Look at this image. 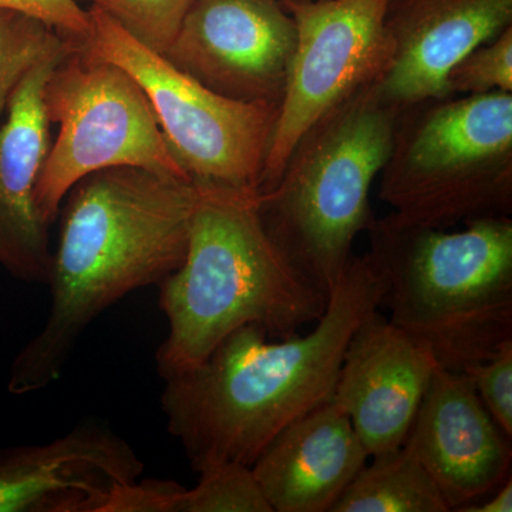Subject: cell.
I'll list each match as a JSON object with an SVG mask.
<instances>
[{
  "label": "cell",
  "instance_id": "obj_1",
  "mask_svg": "<svg viewBox=\"0 0 512 512\" xmlns=\"http://www.w3.org/2000/svg\"><path fill=\"white\" fill-rule=\"evenodd\" d=\"M383 291L367 255H353L308 335L275 340L242 326L201 365L165 379L167 429L192 468L251 467L279 431L330 402L350 339L379 311Z\"/></svg>",
  "mask_w": 512,
  "mask_h": 512
},
{
  "label": "cell",
  "instance_id": "obj_2",
  "mask_svg": "<svg viewBox=\"0 0 512 512\" xmlns=\"http://www.w3.org/2000/svg\"><path fill=\"white\" fill-rule=\"evenodd\" d=\"M198 197L192 181L140 167L106 168L73 185L59 212L49 316L13 360L10 393L55 383L93 320L183 265Z\"/></svg>",
  "mask_w": 512,
  "mask_h": 512
},
{
  "label": "cell",
  "instance_id": "obj_3",
  "mask_svg": "<svg viewBox=\"0 0 512 512\" xmlns=\"http://www.w3.org/2000/svg\"><path fill=\"white\" fill-rule=\"evenodd\" d=\"M198 188L183 265L158 285L168 320L157 352L164 380L201 365L242 326L272 339L298 335L328 303L266 234L259 192Z\"/></svg>",
  "mask_w": 512,
  "mask_h": 512
},
{
  "label": "cell",
  "instance_id": "obj_4",
  "mask_svg": "<svg viewBox=\"0 0 512 512\" xmlns=\"http://www.w3.org/2000/svg\"><path fill=\"white\" fill-rule=\"evenodd\" d=\"M390 322L461 373L512 340V218L467 221L463 231L403 224L367 229Z\"/></svg>",
  "mask_w": 512,
  "mask_h": 512
},
{
  "label": "cell",
  "instance_id": "obj_5",
  "mask_svg": "<svg viewBox=\"0 0 512 512\" xmlns=\"http://www.w3.org/2000/svg\"><path fill=\"white\" fill-rule=\"evenodd\" d=\"M397 111L375 84L333 107L292 148L271 190L258 197L266 234L326 298L372 227L370 190L382 171Z\"/></svg>",
  "mask_w": 512,
  "mask_h": 512
},
{
  "label": "cell",
  "instance_id": "obj_6",
  "mask_svg": "<svg viewBox=\"0 0 512 512\" xmlns=\"http://www.w3.org/2000/svg\"><path fill=\"white\" fill-rule=\"evenodd\" d=\"M379 200L403 224L448 229L512 212V93L434 97L397 111Z\"/></svg>",
  "mask_w": 512,
  "mask_h": 512
},
{
  "label": "cell",
  "instance_id": "obj_7",
  "mask_svg": "<svg viewBox=\"0 0 512 512\" xmlns=\"http://www.w3.org/2000/svg\"><path fill=\"white\" fill-rule=\"evenodd\" d=\"M43 104L50 124L59 126L36 185L47 224L59 218L73 185L96 171L140 167L190 180L146 93L117 64L70 43L47 77Z\"/></svg>",
  "mask_w": 512,
  "mask_h": 512
},
{
  "label": "cell",
  "instance_id": "obj_8",
  "mask_svg": "<svg viewBox=\"0 0 512 512\" xmlns=\"http://www.w3.org/2000/svg\"><path fill=\"white\" fill-rule=\"evenodd\" d=\"M87 12L92 30L80 46L133 76L192 183L261 191L281 104L242 103L211 92L99 9Z\"/></svg>",
  "mask_w": 512,
  "mask_h": 512
},
{
  "label": "cell",
  "instance_id": "obj_9",
  "mask_svg": "<svg viewBox=\"0 0 512 512\" xmlns=\"http://www.w3.org/2000/svg\"><path fill=\"white\" fill-rule=\"evenodd\" d=\"M295 20L296 46L261 191L274 187L299 138L390 62L387 0H281Z\"/></svg>",
  "mask_w": 512,
  "mask_h": 512
},
{
  "label": "cell",
  "instance_id": "obj_10",
  "mask_svg": "<svg viewBox=\"0 0 512 512\" xmlns=\"http://www.w3.org/2000/svg\"><path fill=\"white\" fill-rule=\"evenodd\" d=\"M295 46L281 0H194L163 56L222 97L281 104Z\"/></svg>",
  "mask_w": 512,
  "mask_h": 512
},
{
  "label": "cell",
  "instance_id": "obj_11",
  "mask_svg": "<svg viewBox=\"0 0 512 512\" xmlns=\"http://www.w3.org/2000/svg\"><path fill=\"white\" fill-rule=\"evenodd\" d=\"M143 470L123 437L82 423L50 443L0 448V512H106Z\"/></svg>",
  "mask_w": 512,
  "mask_h": 512
},
{
  "label": "cell",
  "instance_id": "obj_12",
  "mask_svg": "<svg viewBox=\"0 0 512 512\" xmlns=\"http://www.w3.org/2000/svg\"><path fill=\"white\" fill-rule=\"evenodd\" d=\"M439 366L429 348L379 311L353 333L332 402L349 417L370 457L406 443Z\"/></svg>",
  "mask_w": 512,
  "mask_h": 512
},
{
  "label": "cell",
  "instance_id": "obj_13",
  "mask_svg": "<svg viewBox=\"0 0 512 512\" xmlns=\"http://www.w3.org/2000/svg\"><path fill=\"white\" fill-rule=\"evenodd\" d=\"M511 440L470 380L439 366L404 444L433 478L450 511H458L511 477Z\"/></svg>",
  "mask_w": 512,
  "mask_h": 512
},
{
  "label": "cell",
  "instance_id": "obj_14",
  "mask_svg": "<svg viewBox=\"0 0 512 512\" xmlns=\"http://www.w3.org/2000/svg\"><path fill=\"white\" fill-rule=\"evenodd\" d=\"M511 26L512 0H387L390 62L376 92L396 111L450 96V70Z\"/></svg>",
  "mask_w": 512,
  "mask_h": 512
},
{
  "label": "cell",
  "instance_id": "obj_15",
  "mask_svg": "<svg viewBox=\"0 0 512 512\" xmlns=\"http://www.w3.org/2000/svg\"><path fill=\"white\" fill-rule=\"evenodd\" d=\"M69 46L64 40L26 73L0 123V265L32 284L47 285L53 258L50 225L36 205L37 180L52 144L43 89Z\"/></svg>",
  "mask_w": 512,
  "mask_h": 512
},
{
  "label": "cell",
  "instance_id": "obj_16",
  "mask_svg": "<svg viewBox=\"0 0 512 512\" xmlns=\"http://www.w3.org/2000/svg\"><path fill=\"white\" fill-rule=\"evenodd\" d=\"M369 458L330 400L279 431L251 468L272 512H330Z\"/></svg>",
  "mask_w": 512,
  "mask_h": 512
},
{
  "label": "cell",
  "instance_id": "obj_17",
  "mask_svg": "<svg viewBox=\"0 0 512 512\" xmlns=\"http://www.w3.org/2000/svg\"><path fill=\"white\" fill-rule=\"evenodd\" d=\"M330 512H448L426 468L406 444L370 457Z\"/></svg>",
  "mask_w": 512,
  "mask_h": 512
},
{
  "label": "cell",
  "instance_id": "obj_18",
  "mask_svg": "<svg viewBox=\"0 0 512 512\" xmlns=\"http://www.w3.org/2000/svg\"><path fill=\"white\" fill-rule=\"evenodd\" d=\"M198 474L194 488L181 485L173 512H272L251 467L224 463Z\"/></svg>",
  "mask_w": 512,
  "mask_h": 512
},
{
  "label": "cell",
  "instance_id": "obj_19",
  "mask_svg": "<svg viewBox=\"0 0 512 512\" xmlns=\"http://www.w3.org/2000/svg\"><path fill=\"white\" fill-rule=\"evenodd\" d=\"M64 39L32 16L0 9V123L26 73Z\"/></svg>",
  "mask_w": 512,
  "mask_h": 512
},
{
  "label": "cell",
  "instance_id": "obj_20",
  "mask_svg": "<svg viewBox=\"0 0 512 512\" xmlns=\"http://www.w3.org/2000/svg\"><path fill=\"white\" fill-rule=\"evenodd\" d=\"M141 45L164 55L194 0H86Z\"/></svg>",
  "mask_w": 512,
  "mask_h": 512
},
{
  "label": "cell",
  "instance_id": "obj_21",
  "mask_svg": "<svg viewBox=\"0 0 512 512\" xmlns=\"http://www.w3.org/2000/svg\"><path fill=\"white\" fill-rule=\"evenodd\" d=\"M446 86L450 96L512 93V26L464 56L447 74Z\"/></svg>",
  "mask_w": 512,
  "mask_h": 512
},
{
  "label": "cell",
  "instance_id": "obj_22",
  "mask_svg": "<svg viewBox=\"0 0 512 512\" xmlns=\"http://www.w3.org/2000/svg\"><path fill=\"white\" fill-rule=\"evenodd\" d=\"M500 429L512 439V340L490 359L463 370Z\"/></svg>",
  "mask_w": 512,
  "mask_h": 512
},
{
  "label": "cell",
  "instance_id": "obj_23",
  "mask_svg": "<svg viewBox=\"0 0 512 512\" xmlns=\"http://www.w3.org/2000/svg\"><path fill=\"white\" fill-rule=\"evenodd\" d=\"M0 9L32 16L74 46L83 45L92 30L89 12L76 0H0Z\"/></svg>",
  "mask_w": 512,
  "mask_h": 512
},
{
  "label": "cell",
  "instance_id": "obj_24",
  "mask_svg": "<svg viewBox=\"0 0 512 512\" xmlns=\"http://www.w3.org/2000/svg\"><path fill=\"white\" fill-rule=\"evenodd\" d=\"M512 480L508 477L497 490L487 495V500L460 508L457 512H511Z\"/></svg>",
  "mask_w": 512,
  "mask_h": 512
}]
</instances>
